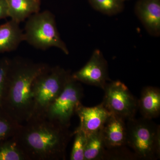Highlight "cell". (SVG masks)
<instances>
[{
  "instance_id": "obj_1",
  "label": "cell",
  "mask_w": 160,
  "mask_h": 160,
  "mask_svg": "<svg viewBox=\"0 0 160 160\" xmlns=\"http://www.w3.org/2000/svg\"><path fill=\"white\" fill-rule=\"evenodd\" d=\"M69 128L45 115L32 116L22 124L13 137L29 160H65L73 135Z\"/></svg>"
},
{
  "instance_id": "obj_2",
  "label": "cell",
  "mask_w": 160,
  "mask_h": 160,
  "mask_svg": "<svg viewBox=\"0 0 160 160\" xmlns=\"http://www.w3.org/2000/svg\"><path fill=\"white\" fill-rule=\"evenodd\" d=\"M49 66L22 58L11 60L2 99V107L22 124L32 111L31 87L34 79Z\"/></svg>"
},
{
  "instance_id": "obj_3",
  "label": "cell",
  "mask_w": 160,
  "mask_h": 160,
  "mask_svg": "<svg viewBox=\"0 0 160 160\" xmlns=\"http://www.w3.org/2000/svg\"><path fill=\"white\" fill-rule=\"evenodd\" d=\"M71 73L59 66H48L34 79L31 87L32 111L31 116L45 114L60 95Z\"/></svg>"
},
{
  "instance_id": "obj_4",
  "label": "cell",
  "mask_w": 160,
  "mask_h": 160,
  "mask_svg": "<svg viewBox=\"0 0 160 160\" xmlns=\"http://www.w3.org/2000/svg\"><path fill=\"white\" fill-rule=\"evenodd\" d=\"M127 145L144 160L159 158L160 127L151 119L142 117L127 120Z\"/></svg>"
},
{
  "instance_id": "obj_5",
  "label": "cell",
  "mask_w": 160,
  "mask_h": 160,
  "mask_svg": "<svg viewBox=\"0 0 160 160\" xmlns=\"http://www.w3.org/2000/svg\"><path fill=\"white\" fill-rule=\"evenodd\" d=\"M24 32L25 41L42 50L56 47L69 54L66 44L61 39L54 15L46 10L38 12L27 19Z\"/></svg>"
},
{
  "instance_id": "obj_6",
  "label": "cell",
  "mask_w": 160,
  "mask_h": 160,
  "mask_svg": "<svg viewBox=\"0 0 160 160\" xmlns=\"http://www.w3.org/2000/svg\"><path fill=\"white\" fill-rule=\"evenodd\" d=\"M83 94L82 86L72 78L71 74L62 93L44 115L62 125L70 127V120L82 103Z\"/></svg>"
},
{
  "instance_id": "obj_7",
  "label": "cell",
  "mask_w": 160,
  "mask_h": 160,
  "mask_svg": "<svg viewBox=\"0 0 160 160\" xmlns=\"http://www.w3.org/2000/svg\"><path fill=\"white\" fill-rule=\"evenodd\" d=\"M103 90L105 93L102 103L111 113L125 120L135 118L138 109V100L124 83L110 81Z\"/></svg>"
},
{
  "instance_id": "obj_8",
  "label": "cell",
  "mask_w": 160,
  "mask_h": 160,
  "mask_svg": "<svg viewBox=\"0 0 160 160\" xmlns=\"http://www.w3.org/2000/svg\"><path fill=\"white\" fill-rule=\"evenodd\" d=\"M80 82L97 86L103 89L109 79L107 61L99 49L94 50L89 61L82 68L72 74Z\"/></svg>"
},
{
  "instance_id": "obj_9",
  "label": "cell",
  "mask_w": 160,
  "mask_h": 160,
  "mask_svg": "<svg viewBox=\"0 0 160 160\" xmlns=\"http://www.w3.org/2000/svg\"><path fill=\"white\" fill-rule=\"evenodd\" d=\"M75 113L79 118L78 127L87 136L102 129L111 114L102 103L92 107L83 106L81 103L77 108Z\"/></svg>"
},
{
  "instance_id": "obj_10",
  "label": "cell",
  "mask_w": 160,
  "mask_h": 160,
  "mask_svg": "<svg viewBox=\"0 0 160 160\" xmlns=\"http://www.w3.org/2000/svg\"><path fill=\"white\" fill-rule=\"evenodd\" d=\"M135 12L149 34L160 35V0H138Z\"/></svg>"
},
{
  "instance_id": "obj_11",
  "label": "cell",
  "mask_w": 160,
  "mask_h": 160,
  "mask_svg": "<svg viewBox=\"0 0 160 160\" xmlns=\"http://www.w3.org/2000/svg\"><path fill=\"white\" fill-rule=\"evenodd\" d=\"M125 120L112 113L102 129L106 149L123 147L127 145V128Z\"/></svg>"
},
{
  "instance_id": "obj_12",
  "label": "cell",
  "mask_w": 160,
  "mask_h": 160,
  "mask_svg": "<svg viewBox=\"0 0 160 160\" xmlns=\"http://www.w3.org/2000/svg\"><path fill=\"white\" fill-rule=\"evenodd\" d=\"M138 102L143 118L152 120L158 117L160 113V89L153 86L143 88Z\"/></svg>"
},
{
  "instance_id": "obj_13",
  "label": "cell",
  "mask_w": 160,
  "mask_h": 160,
  "mask_svg": "<svg viewBox=\"0 0 160 160\" xmlns=\"http://www.w3.org/2000/svg\"><path fill=\"white\" fill-rule=\"evenodd\" d=\"M20 23L11 20L0 26V52L13 51L25 41Z\"/></svg>"
},
{
  "instance_id": "obj_14",
  "label": "cell",
  "mask_w": 160,
  "mask_h": 160,
  "mask_svg": "<svg viewBox=\"0 0 160 160\" xmlns=\"http://www.w3.org/2000/svg\"><path fill=\"white\" fill-rule=\"evenodd\" d=\"M9 17L20 23L40 11V2L38 0H6Z\"/></svg>"
},
{
  "instance_id": "obj_15",
  "label": "cell",
  "mask_w": 160,
  "mask_h": 160,
  "mask_svg": "<svg viewBox=\"0 0 160 160\" xmlns=\"http://www.w3.org/2000/svg\"><path fill=\"white\" fill-rule=\"evenodd\" d=\"M106 149L102 129L87 136L84 152V159L103 160Z\"/></svg>"
},
{
  "instance_id": "obj_16",
  "label": "cell",
  "mask_w": 160,
  "mask_h": 160,
  "mask_svg": "<svg viewBox=\"0 0 160 160\" xmlns=\"http://www.w3.org/2000/svg\"><path fill=\"white\" fill-rule=\"evenodd\" d=\"M21 125L0 106V144L13 137Z\"/></svg>"
},
{
  "instance_id": "obj_17",
  "label": "cell",
  "mask_w": 160,
  "mask_h": 160,
  "mask_svg": "<svg viewBox=\"0 0 160 160\" xmlns=\"http://www.w3.org/2000/svg\"><path fill=\"white\" fill-rule=\"evenodd\" d=\"M0 160H29L14 137L0 144Z\"/></svg>"
},
{
  "instance_id": "obj_18",
  "label": "cell",
  "mask_w": 160,
  "mask_h": 160,
  "mask_svg": "<svg viewBox=\"0 0 160 160\" xmlns=\"http://www.w3.org/2000/svg\"><path fill=\"white\" fill-rule=\"evenodd\" d=\"M92 7L97 11L108 16L122 12L124 9L123 0H88Z\"/></svg>"
},
{
  "instance_id": "obj_19",
  "label": "cell",
  "mask_w": 160,
  "mask_h": 160,
  "mask_svg": "<svg viewBox=\"0 0 160 160\" xmlns=\"http://www.w3.org/2000/svg\"><path fill=\"white\" fill-rule=\"evenodd\" d=\"M74 142L72 146L70 159L71 160H85L84 152L86 148L87 136L85 132L78 127L75 129Z\"/></svg>"
},
{
  "instance_id": "obj_20",
  "label": "cell",
  "mask_w": 160,
  "mask_h": 160,
  "mask_svg": "<svg viewBox=\"0 0 160 160\" xmlns=\"http://www.w3.org/2000/svg\"><path fill=\"white\" fill-rule=\"evenodd\" d=\"M11 59L4 58L0 59V106H2V99L3 90L5 87Z\"/></svg>"
},
{
  "instance_id": "obj_21",
  "label": "cell",
  "mask_w": 160,
  "mask_h": 160,
  "mask_svg": "<svg viewBox=\"0 0 160 160\" xmlns=\"http://www.w3.org/2000/svg\"><path fill=\"white\" fill-rule=\"evenodd\" d=\"M9 17L6 0H0V20Z\"/></svg>"
},
{
  "instance_id": "obj_22",
  "label": "cell",
  "mask_w": 160,
  "mask_h": 160,
  "mask_svg": "<svg viewBox=\"0 0 160 160\" xmlns=\"http://www.w3.org/2000/svg\"><path fill=\"white\" fill-rule=\"evenodd\" d=\"M123 1H124V2H125V1H129V0H123Z\"/></svg>"
},
{
  "instance_id": "obj_23",
  "label": "cell",
  "mask_w": 160,
  "mask_h": 160,
  "mask_svg": "<svg viewBox=\"0 0 160 160\" xmlns=\"http://www.w3.org/2000/svg\"><path fill=\"white\" fill-rule=\"evenodd\" d=\"M38 1L39 2H40V0H38Z\"/></svg>"
}]
</instances>
